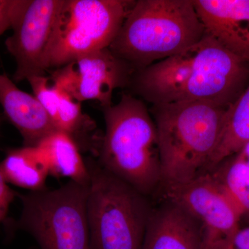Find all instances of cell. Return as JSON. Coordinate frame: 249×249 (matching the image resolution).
Listing matches in <instances>:
<instances>
[{
    "label": "cell",
    "instance_id": "1",
    "mask_svg": "<svg viewBox=\"0 0 249 249\" xmlns=\"http://www.w3.org/2000/svg\"><path fill=\"white\" fill-rule=\"evenodd\" d=\"M149 110L158 136L160 185L188 182L206 173L228 109L206 101H178L152 105Z\"/></svg>",
    "mask_w": 249,
    "mask_h": 249
},
{
    "label": "cell",
    "instance_id": "2",
    "mask_svg": "<svg viewBox=\"0 0 249 249\" xmlns=\"http://www.w3.org/2000/svg\"><path fill=\"white\" fill-rule=\"evenodd\" d=\"M204 34L193 0H138L109 49L136 72L196 45Z\"/></svg>",
    "mask_w": 249,
    "mask_h": 249
},
{
    "label": "cell",
    "instance_id": "3",
    "mask_svg": "<svg viewBox=\"0 0 249 249\" xmlns=\"http://www.w3.org/2000/svg\"><path fill=\"white\" fill-rule=\"evenodd\" d=\"M103 111L106 132L98 163L149 197L161 183L158 136L150 110L142 100L124 93Z\"/></svg>",
    "mask_w": 249,
    "mask_h": 249
},
{
    "label": "cell",
    "instance_id": "4",
    "mask_svg": "<svg viewBox=\"0 0 249 249\" xmlns=\"http://www.w3.org/2000/svg\"><path fill=\"white\" fill-rule=\"evenodd\" d=\"M89 173L88 210L90 249H142L152 207L148 196L85 160Z\"/></svg>",
    "mask_w": 249,
    "mask_h": 249
},
{
    "label": "cell",
    "instance_id": "5",
    "mask_svg": "<svg viewBox=\"0 0 249 249\" xmlns=\"http://www.w3.org/2000/svg\"><path fill=\"white\" fill-rule=\"evenodd\" d=\"M88 188L70 181L58 189L18 195L22 210L16 227L31 234L40 249H90Z\"/></svg>",
    "mask_w": 249,
    "mask_h": 249
},
{
    "label": "cell",
    "instance_id": "6",
    "mask_svg": "<svg viewBox=\"0 0 249 249\" xmlns=\"http://www.w3.org/2000/svg\"><path fill=\"white\" fill-rule=\"evenodd\" d=\"M135 1L64 0L47 55V70L109 48Z\"/></svg>",
    "mask_w": 249,
    "mask_h": 249
},
{
    "label": "cell",
    "instance_id": "7",
    "mask_svg": "<svg viewBox=\"0 0 249 249\" xmlns=\"http://www.w3.org/2000/svg\"><path fill=\"white\" fill-rule=\"evenodd\" d=\"M249 85V60L205 34L198 43L193 70L178 101H201L229 109Z\"/></svg>",
    "mask_w": 249,
    "mask_h": 249
},
{
    "label": "cell",
    "instance_id": "8",
    "mask_svg": "<svg viewBox=\"0 0 249 249\" xmlns=\"http://www.w3.org/2000/svg\"><path fill=\"white\" fill-rule=\"evenodd\" d=\"M161 200L186 210L202 227V249H212L241 227L237 209L224 188L209 173L178 184L160 185Z\"/></svg>",
    "mask_w": 249,
    "mask_h": 249
},
{
    "label": "cell",
    "instance_id": "9",
    "mask_svg": "<svg viewBox=\"0 0 249 249\" xmlns=\"http://www.w3.org/2000/svg\"><path fill=\"white\" fill-rule=\"evenodd\" d=\"M134 72L127 62L106 48L56 69L50 78L78 102L97 101L103 109L112 105L114 90L129 86Z\"/></svg>",
    "mask_w": 249,
    "mask_h": 249
},
{
    "label": "cell",
    "instance_id": "10",
    "mask_svg": "<svg viewBox=\"0 0 249 249\" xmlns=\"http://www.w3.org/2000/svg\"><path fill=\"white\" fill-rule=\"evenodd\" d=\"M64 0H29L5 45L16 62V83L46 76L47 55Z\"/></svg>",
    "mask_w": 249,
    "mask_h": 249
},
{
    "label": "cell",
    "instance_id": "11",
    "mask_svg": "<svg viewBox=\"0 0 249 249\" xmlns=\"http://www.w3.org/2000/svg\"><path fill=\"white\" fill-rule=\"evenodd\" d=\"M205 34L249 60V0H193Z\"/></svg>",
    "mask_w": 249,
    "mask_h": 249
},
{
    "label": "cell",
    "instance_id": "12",
    "mask_svg": "<svg viewBox=\"0 0 249 249\" xmlns=\"http://www.w3.org/2000/svg\"><path fill=\"white\" fill-rule=\"evenodd\" d=\"M197 45L134 72L132 92L152 105L176 101L191 76Z\"/></svg>",
    "mask_w": 249,
    "mask_h": 249
},
{
    "label": "cell",
    "instance_id": "13",
    "mask_svg": "<svg viewBox=\"0 0 249 249\" xmlns=\"http://www.w3.org/2000/svg\"><path fill=\"white\" fill-rule=\"evenodd\" d=\"M201 224L181 206L161 200L153 208L142 249H202Z\"/></svg>",
    "mask_w": 249,
    "mask_h": 249
},
{
    "label": "cell",
    "instance_id": "14",
    "mask_svg": "<svg viewBox=\"0 0 249 249\" xmlns=\"http://www.w3.org/2000/svg\"><path fill=\"white\" fill-rule=\"evenodd\" d=\"M0 104L9 120L22 135L24 146H37L57 131L37 98L19 89L6 74H0Z\"/></svg>",
    "mask_w": 249,
    "mask_h": 249
},
{
    "label": "cell",
    "instance_id": "15",
    "mask_svg": "<svg viewBox=\"0 0 249 249\" xmlns=\"http://www.w3.org/2000/svg\"><path fill=\"white\" fill-rule=\"evenodd\" d=\"M49 175L67 178L70 181L89 186V173L80 148L68 134L57 130L37 145Z\"/></svg>",
    "mask_w": 249,
    "mask_h": 249
},
{
    "label": "cell",
    "instance_id": "16",
    "mask_svg": "<svg viewBox=\"0 0 249 249\" xmlns=\"http://www.w3.org/2000/svg\"><path fill=\"white\" fill-rule=\"evenodd\" d=\"M5 181L31 191L45 189L48 169L37 147L11 150L0 163Z\"/></svg>",
    "mask_w": 249,
    "mask_h": 249
},
{
    "label": "cell",
    "instance_id": "17",
    "mask_svg": "<svg viewBox=\"0 0 249 249\" xmlns=\"http://www.w3.org/2000/svg\"><path fill=\"white\" fill-rule=\"evenodd\" d=\"M249 142V85L227 110L222 134L206 172L236 155Z\"/></svg>",
    "mask_w": 249,
    "mask_h": 249
},
{
    "label": "cell",
    "instance_id": "18",
    "mask_svg": "<svg viewBox=\"0 0 249 249\" xmlns=\"http://www.w3.org/2000/svg\"><path fill=\"white\" fill-rule=\"evenodd\" d=\"M219 183L240 214L241 224L249 226V166L236 154L208 172Z\"/></svg>",
    "mask_w": 249,
    "mask_h": 249
},
{
    "label": "cell",
    "instance_id": "19",
    "mask_svg": "<svg viewBox=\"0 0 249 249\" xmlns=\"http://www.w3.org/2000/svg\"><path fill=\"white\" fill-rule=\"evenodd\" d=\"M58 88L59 103L55 127L57 130L70 135L80 148V141L83 142V139L85 140L88 137L86 134L95 127L94 122L83 114L82 103L73 99L58 87Z\"/></svg>",
    "mask_w": 249,
    "mask_h": 249
},
{
    "label": "cell",
    "instance_id": "20",
    "mask_svg": "<svg viewBox=\"0 0 249 249\" xmlns=\"http://www.w3.org/2000/svg\"><path fill=\"white\" fill-rule=\"evenodd\" d=\"M27 81L31 85L34 96L45 108L55 125L59 103L58 87L47 76L31 77Z\"/></svg>",
    "mask_w": 249,
    "mask_h": 249
},
{
    "label": "cell",
    "instance_id": "21",
    "mask_svg": "<svg viewBox=\"0 0 249 249\" xmlns=\"http://www.w3.org/2000/svg\"><path fill=\"white\" fill-rule=\"evenodd\" d=\"M27 3L28 0H0V36L12 29Z\"/></svg>",
    "mask_w": 249,
    "mask_h": 249
},
{
    "label": "cell",
    "instance_id": "22",
    "mask_svg": "<svg viewBox=\"0 0 249 249\" xmlns=\"http://www.w3.org/2000/svg\"><path fill=\"white\" fill-rule=\"evenodd\" d=\"M212 249H249V226L241 227L226 240Z\"/></svg>",
    "mask_w": 249,
    "mask_h": 249
},
{
    "label": "cell",
    "instance_id": "23",
    "mask_svg": "<svg viewBox=\"0 0 249 249\" xmlns=\"http://www.w3.org/2000/svg\"><path fill=\"white\" fill-rule=\"evenodd\" d=\"M16 196V193L8 186L0 170V222L6 218L10 204Z\"/></svg>",
    "mask_w": 249,
    "mask_h": 249
},
{
    "label": "cell",
    "instance_id": "24",
    "mask_svg": "<svg viewBox=\"0 0 249 249\" xmlns=\"http://www.w3.org/2000/svg\"><path fill=\"white\" fill-rule=\"evenodd\" d=\"M237 155L240 156L241 158L242 159L247 165L249 166V142L242 147V150L240 152H237Z\"/></svg>",
    "mask_w": 249,
    "mask_h": 249
}]
</instances>
